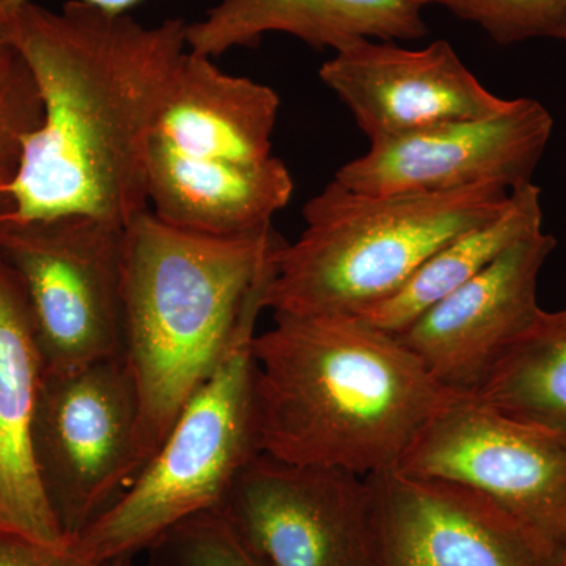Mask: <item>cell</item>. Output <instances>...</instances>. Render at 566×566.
Returning a JSON list of instances; mask_svg holds the SVG:
<instances>
[{
    "mask_svg": "<svg viewBox=\"0 0 566 566\" xmlns=\"http://www.w3.org/2000/svg\"><path fill=\"white\" fill-rule=\"evenodd\" d=\"M11 182V178L6 175H0V233H2L3 227L10 221L11 214H13V202H11L7 188Z\"/></svg>",
    "mask_w": 566,
    "mask_h": 566,
    "instance_id": "cell-26",
    "label": "cell"
},
{
    "mask_svg": "<svg viewBox=\"0 0 566 566\" xmlns=\"http://www.w3.org/2000/svg\"><path fill=\"white\" fill-rule=\"evenodd\" d=\"M510 193L482 185L375 196L333 180L305 203L303 234L275 253L264 307L286 315L364 314L458 234L495 218Z\"/></svg>",
    "mask_w": 566,
    "mask_h": 566,
    "instance_id": "cell-4",
    "label": "cell"
},
{
    "mask_svg": "<svg viewBox=\"0 0 566 566\" xmlns=\"http://www.w3.org/2000/svg\"><path fill=\"white\" fill-rule=\"evenodd\" d=\"M29 2H35V0H0V10L13 13L14 10ZM81 2L111 11V13H128V10H132L137 3L144 2V0H81Z\"/></svg>",
    "mask_w": 566,
    "mask_h": 566,
    "instance_id": "cell-24",
    "label": "cell"
},
{
    "mask_svg": "<svg viewBox=\"0 0 566 566\" xmlns=\"http://www.w3.org/2000/svg\"><path fill=\"white\" fill-rule=\"evenodd\" d=\"M293 191L292 174L274 156L262 163L200 159L151 140L148 210L182 232L218 238L263 232Z\"/></svg>",
    "mask_w": 566,
    "mask_h": 566,
    "instance_id": "cell-15",
    "label": "cell"
},
{
    "mask_svg": "<svg viewBox=\"0 0 566 566\" xmlns=\"http://www.w3.org/2000/svg\"><path fill=\"white\" fill-rule=\"evenodd\" d=\"M253 360L260 452L292 464L389 471L457 395L360 315L274 314Z\"/></svg>",
    "mask_w": 566,
    "mask_h": 566,
    "instance_id": "cell-2",
    "label": "cell"
},
{
    "mask_svg": "<svg viewBox=\"0 0 566 566\" xmlns=\"http://www.w3.org/2000/svg\"><path fill=\"white\" fill-rule=\"evenodd\" d=\"M11 17L13 13L0 10V63L6 62L13 52H17L11 39Z\"/></svg>",
    "mask_w": 566,
    "mask_h": 566,
    "instance_id": "cell-25",
    "label": "cell"
},
{
    "mask_svg": "<svg viewBox=\"0 0 566 566\" xmlns=\"http://www.w3.org/2000/svg\"><path fill=\"white\" fill-rule=\"evenodd\" d=\"M474 22L501 46L535 39L566 41V0H424Z\"/></svg>",
    "mask_w": 566,
    "mask_h": 566,
    "instance_id": "cell-20",
    "label": "cell"
},
{
    "mask_svg": "<svg viewBox=\"0 0 566 566\" xmlns=\"http://www.w3.org/2000/svg\"><path fill=\"white\" fill-rule=\"evenodd\" d=\"M472 397L566 441V307L543 311Z\"/></svg>",
    "mask_w": 566,
    "mask_h": 566,
    "instance_id": "cell-19",
    "label": "cell"
},
{
    "mask_svg": "<svg viewBox=\"0 0 566 566\" xmlns=\"http://www.w3.org/2000/svg\"><path fill=\"white\" fill-rule=\"evenodd\" d=\"M139 398L125 354L43 376L32 424L40 483L74 542L139 474Z\"/></svg>",
    "mask_w": 566,
    "mask_h": 566,
    "instance_id": "cell-7",
    "label": "cell"
},
{
    "mask_svg": "<svg viewBox=\"0 0 566 566\" xmlns=\"http://www.w3.org/2000/svg\"><path fill=\"white\" fill-rule=\"evenodd\" d=\"M260 314L262 308L244 316L132 485L71 542L85 565L133 558L181 521L218 509L238 474L259 455L253 338Z\"/></svg>",
    "mask_w": 566,
    "mask_h": 566,
    "instance_id": "cell-5",
    "label": "cell"
},
{
    "mask_svg": "<svg viewBox=\"0 0 566 566\" xmlns=\"http://www.w3.org/2000/svg\"><path fill=\"white\" fill-rule=\"evenodd\" d=\"M218 509L260 566H382L368 476L260 452Z\"/></svg>",
    "mask_w": 566,
    "mask_h": 566,
    "instance_id": "cell-8",
    "label": "cell"
},
{
    "mask_svg": "<svg viewBox=\"0 0 566 566\" xmlns=\"http://www.w3.org/2000/svg\"><path fill=\"white\" fill-rule=\"evenodd\" d=\"M279 109L273 88L188 51L151 140L192 158L262 163L273 156Z\"/></svg>",
    "mask_w": 566,
    "mask_h": 566,
    "instance_id": "cell-17",
    "label": "cell"
},
{
    "mask_svg": "<svg viewBox=\"0 0 566 566\" xmlns=\"http://www.w3.org/2000/svg\"><path fill=\"white\" fill-rule=\"evenodd\" d=\"M556 245L545 230L517 241L397 334L398 340L439 386L475 395L542 315L538 279Z\"/></svg>",
    "mask_w": 566,
    "mask_h": 566,
    "instance_id": "cell-11",
    "label": "cell"
},
{
    "mask_svg": "<svg viewBox=\"0 0 566 566\" xmlns=\"http://www.w3.org/2000/svg\"><path fill=\"white\" fill-rule=\"evenodd\" d=\"M0 566H88L73 547L51 546L0 527Z\"/></svg>",
    "mask_w": 566,
    "mask_h": 566,
    "instance_id": "cell-23",
    "label": "cell"
},
{
    "mask_svg": "<svg viewBox=\"0 0 566 566\" xmlns=\"http://www.w3.org/2000/svg\"><path fill=\"white\" fill-rule=\"evenodd\" d=\"M133 558H114V560L102 562L98 565H88V566H133Z\"/></svg>",
    "mask_w": 566,
    "mask_h": 566,
    "instance_id": "cell-27",
    "label": "cell"
},
{
    "mask_svg": "<svg viewBox=\"0 0 566 566\" xmlns=\"http://www.w3.org/2000/svg\"><path fill=\"white\" fill-rule=\"evenodd\" d=\"M543 230L542 189L534 181L510 193L490 221L458 234L434 252L394 296L360 314L379 329L400 334L428 308L482 273L506 249Z\"/></svg>",
    "mask_w": 566,
    "mask_h": 566,
    "instance_id": "cell-18",
    "label": "cell"
},
{
    "mask_svg": "<svg viewBox=\"0 0 566 566\" xmlns=\"http://www.w3.org/2000/svg\"><path fill=\"white\" fill-rule=\"evenodd\" d=\"M424 0H216L186 28L188 50L216 59L286 33L316 51L357 40L412 41L427 35Z\"/></svg>",
    "mask_w": 566,
    "mask_h": 566,
    "instance_id": "cell-16",
    "label": "cell"
},
{
    "mask_svg": "<svg viewBox=\"0 0 566 566\" xmlns=\"http://www.w3.org/2000/svg\"><path fill=\"white\" fill-rule=\"evenodd\" d=\"M554 132V118L532 98L510 99L497 114L442 123L370 142L334 180L364 193L447 192L482 185L509 191L532 182Z\"/></svg>",
    "mask_w": 566,
    "mask_h": 566,
    "instance_id": "cell-10",
    "label": "cell"
},
{
    "mask_svg": "<svg viewBox=\"0 0 566 566\" xmlns=\"http://www.w3.org/2000/svg\"><path fill=\"white\" fill-rule=\"evenodd\" d=\"M282 243L273 229L232 238L182 232L150 210L126 227L123 354L139 398L140 469L158 452L244 316L266 308Z\"/></svg>",
    "mask_w": 566,
    "mask_h": 566,
    "instance_id": "cell-3",
    "label": "cell"
},
{
    "mask_svg": "<svg viewBox=\"0 0 566 566\" xmlns=\"http://www.w3.org/2000/svg\"><path fill=\"white\" fill-rule=\"evenodd\" d=\"M186 28L81 0L13 11L11 39L39 85L43 123L7 188L11 221L80 214L126 229L148 210V151L189 51Z\"/></svg>",
    "mask_w": 566,
    "mask_h": 566,
    "instance_id": "cell-1",
    "label": "cell"
},
{
    "mask_svg": "<svg viewBox=\"0 0 566 566\" xmlns=\"http://www.w3.org/2000/svg\"><path fill=\"white\" fill-rule=\"evenodd\" d=\"M43 360L20 279L0 249V527L69 546L40 483L32 424Z\"/></svg>",
    "mask_w": 566,
    "mask_h": 566,
    "instance_id": "cell-14",
    "label": "cell"
},
{
    "mask_svg": "<svg viewBox=\"0 0 566 566\" xmlns=\"http://www.w3.org/2000/svg\"><path fill=\"white\" fill-rule=\"evenodd\" d=\"M318 74L370 142L488 117L510 104L488 91L446 40L422 50L357 40L335 52Z\"/></svg>",
    "mask_w": 566,
    "mask_h": 566,
    "instance_id": "cell-13",
    "label": "cell"
},
{
    "mask_svg": "<svg viewBox=\"0 0 566 566\" xmlns=\"http://www.w3.org/2000/svg\"><path fill=\"white\" fill-rule=\"evenodd\" d=\"M43 123V102L20 52L0 63V175L13 180L25 142Z\"/></svg>",
    "mask_w": 566,
    "mask_h": 566,
    "instance_id": "cell-22",
    "label": "cell"
},
{
    "mask_svg": "<svg viewBox=\"0 0 566 566\" xmlns=\"http://www.w3.org/2000/svg\"><path fill=\"white\" fill-rule=\"evenodd\" d=\"M147 566H260L219 509L181 521L151 543Z\"/></svg>",
    "mask_w": 566,
    "mask_h": 566,
    "instance_id": "cell-21",
    "label": "cell"
},
{
    "mask_svg": "<svg viewBox=\"0 0 566 566\" xmlns=\"http://www.w3.org/2000/svg\"><path fill=\"white\" fill-rule=\"evenodd\" d=\"M486 495L566 557V441L455 395L398 463Z\"/></svg>",
    "mask_w": 566,
    "mask_h": 566,
    "instance_id": "cell-9",
    "label": "cell"
},
{
    "mask_svg": "<svg viewBox=\"0 0 566 566\" xmlns=\"http://www.w3.org/2000/svg\"><path fill=\"white\" fill-rule=\"evenodd\" d=\"M0 249L24 290L43 376L123 356V227L80 214L10 219Z\"/></svg>",
    "mask_w": 566,
    "mask_h": 566,
    "instance_id": "cell-6",
    "label": "cell"
},
{
    "mask_svg": "<svg viewBox=\"0 0 566 566\" xmlns=\"http://www.w3.org/2000/svg\"><path fill=\"white\" fill-rule=\"evenodd\" d=\"M382 566H566V557L471 488L405 474L368 475Z\"/></svg>",
    "mask_w": 566,
    "mask_h": 566,
    "instance_id": "cell-12",
    "label": "cell"
}]
</instances>
